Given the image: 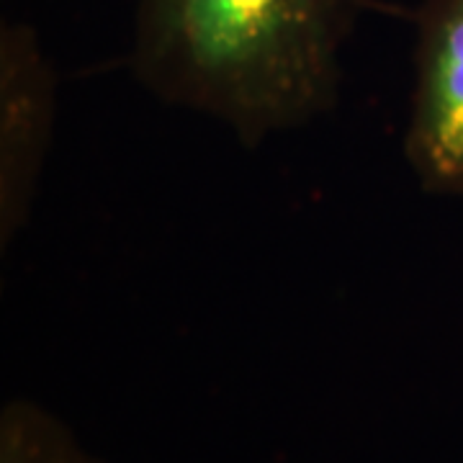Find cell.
<instances>
[{"instance_id":"obj_1","label":"cell","mask_w":463,"mask_h":463,"mask_svg":"<svg viewBox=\"0 0 463 463\" xmlns=\"http://www.w3.org/2000/svg\"><path fill=\"white\" fill-rule=\"evenodd\" d=\"M365 11L404 14L379 0H137L132 70L255 147L335 106L340 50Z\"/></svg>"},{"instance_id":"obj_2","label":"cell","mask_w":463,"mask_h":463,"mask_svg":"<svg viewBox=\"0 0 463 463\" xmlns=\"http://www.w3.org/2000/svg\"><path fill=\"white\" fill-rule=\"evenodd\" d=\"M404 155L428 194L463 196V0H422Z\"/></svg>"},{"instance_id":"obj_3","label":"cell","mask_w":463,"mask_h":463,"mask_svg":"<svg viewBox=\"0 0 463 463\" xmlns=\"http://www.w3.org/2000/svg\"><path fill=\"white\" fill-rule=\"evenodd\" d=\"M57 83L26 24L0 29V240H14L32 212L50 149Z\"/></svg>"},{"instance_id":"obj_4","label":"cell","mask_w":463,"mask_h":463,"mask_svg":"<svg viewBox=\"0 0 463 463\" xmlns=\"http://www.w3.org/2000/svg\"><path fill=\"white\" fill-rule=\"evenodd\" d=\"M0 463H100L65 425L32 402H8L0 412Z\"/></svg>"}]
</instances>
